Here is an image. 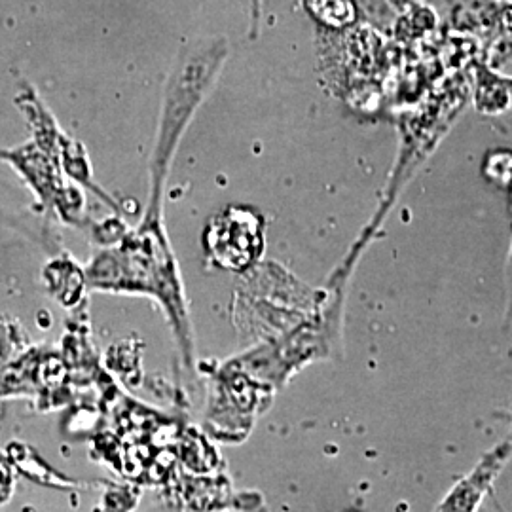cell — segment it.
Wrapping results in <instances>:
<instances>
[{
    "mask_svg": "<svg viewBox=\"0 0 512 512\" xmlns=\"http://www.w3.org/2000/svg\"><path fill=\"white\" fill-rule=\"evenodd\" d=\"M88 285L110 293L145 294L164 308L186 366L194 365V340L184 300L179 266L164 224V209L147 207L135 230H122L120 238L93 256Z\"/></svg>",
    "mask_w": 512,
    "mask_h": 512,
    "instance_id": "6da1fadb",
    "label": "cell"
},
{
    "mask_svg": "<svg viewBox=\"0 0 512 512\" xmlns=\"http://www.w3.org/2000/svg\"><path fill=\"white\" fill-rule=\"evenodd\" d=\"M258 18H260V0H251V25L253 29L258 27Z\"/></svg>",
    "mask_w": 512,
    "mask_h": 512,
    "instance_id": "5b68a950",
    "label": "cell"
},
{
    "mask_svg": "<svg viewBox=\"0 0 512 512\" xmlns=\"http://www.w3.org/2000/svg\"><path fill=\"white\" fill-rule=\"evenodd\" d=\"M512 459V433L509 439L499 442L484 458L476 463L475 469L463 476L452 492L435 512H476L484 495L492 488L495 478Z\"/></svg>",
    "mask_w": 512,
    "mask_h": 512,
    "instance_id": "277c9868",
    "label": "cell"
},
{
    "mask_svg": "<svg viewBox=\"0 0 512 512\" xmlns=\"http://www.w3.org/2000/svg\"><path fill=\"white\" fill-rule=\"evenodd\" d=\"M226 57L228 44L224 38L196 40L177 57L165 84L160 124L150 154L148 202L164 203L165 184L175 152L196 110L213 88Z\"/></svg>",
    "mask_w": 512,
    "mask_h": 512,
    "instance_id": "3957f363",
    "label": "cell"
},
{
    "mask_svg": "<svg viewBox=\"0 0 512 512\" xmlns=\"http://www.w3.org/2000/svg\"><path fill=\"white\" fill-rule=\"evenodd\" d=\"M18 105L33 128V139L18 148H0V160L12 165L27 181L40 207L46 213H55L61 222L82 228L86 224L84 196L69 184V177H73L116 209L109 196L93 183L84 154L57 128L31 86H23Z\"/></svg>",
    "mask_w": 512,
    "mask_h": 512,
    "instance_id": "7a4b0ae2",
    "label": "cell"
}]
</instances>
